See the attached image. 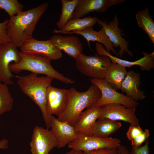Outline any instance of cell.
Masks as SVG:
<instances>
[{"label":"cell","mask_w":154,"mask_h":154,"mask_svg":"<svg viewBox=\"0 0 154 154\" xmlns=\"http://www.w3.org/2000/svg\"><path fill=\"white\" fill-rule=\"evenodd\" d=\"M48 7V3H44L10 17L7 32L12 42L17 48H20L25 41L33 37L36 25Z\"/></svg>","instance_id":"6da1fadb"},{"label":"cell","mask_w":154,"mask_h":154,"mask_svg":"<svg viewBox=\"0 0 154 154\" xmlns=\"http://www.w3.org/2000/svg\"><path fill=\"white\" fill-rule=\"evenodd\" d=\"M17 83L24 94L26 95L40 109L47 128H50L51 117L46 110L47 90L54 78L48 76L38 77L37 74L31 73L24 76L17 75Z\"/></svg>","instance_id":"7a4b0ae2"},{"label":"cell","mask_w":154,"mask_h":154,"mask_svg":"<svg viewBox=\"0 0 154 154\" xmlns=\"http://www.w3.org/2000/svg\"><path fill=\"white\" fill-rule=\"evenodd\" d=\"M69 90V95L66 107L57 118L74 126L85 109L90 108L95 106L101 96V92L99 88L93 84L84 92H79L73 87Z\"/></svg>","instance_id":"3957f363"},{"label":"cell","mask_w":154,"mask_h":154,"mask_svg":"<svg viewBox=\"0 0 154 154\" xmlns=\"http://www.w3.org/2000/svg\"><path fill=\"white\" fill-rule=\"evenodd\" d=\"M21 60L17 64H11L9 68L11 72L18 73L24 70L30 71L37 74H42L66 84L75 82L72 79L65 76L55 70L51 65V60L40 56L20 52Z\"/></svg>","instance_id":"277c9868"},{"label":"cell","mask_w":154,"mask_h":154,"mask_svg":"<svg viewBox=\"0 0 154 154\" xmlns=\"http://www.w3.org/2000/svg\"><path fill=\"white\" fill-rule=\"evenodd\" d=\"M75 61L78 71L93 79L104 78L112 63L110 58L106 56H87L83 53L75 59Z\"/></svg>","instance_id":"5b68a950"},{"label":"cell","mask_w":154,"mask_h":154,"mask_svg":"<svg viewBox=\"0 0 154 154\" xmlns=\"http://www.w3.org/2000/svg\"><path fill=\"white\" fill-rule=\"evenodd\" d=\"M92 84L97 86L101 92V96L95 106L102 107L109 104H120L127 107L136 108L138 103L131 98L117 92L102 79L90 80Z\"/></svg>","instance_id":"8992f818"},{"label":"cell","mask_w":154,"mask_h":154,"mask_svg":"<svg viewBox=\"0 0 154 154\" xmlns=\"http://www.w3.org/2000/svg\"><path fill=\"white\" fill-rule=\"evenodd\" d=\"M121 142L119 139L111 137L101 138L93 135L78 136L76 139L68 145V147L86 153L105 148L117 149L121 145Z\"/></svg>","instance_id":"52a82bcc"},{"label":"cell","mask_w":154,"mask_h":154,"mask_svg":"<svg viewBox=\"0 0 154 154\" xmlns=\"http://www.w3.org/2000/svg\"><path fill=\"white\" fill-rule=\"evenodd\" d=\"M30 145L32 154H49L51 150L57 147L58 142L51 130L35 126Z\"/></svg>","instance_id":"ba28073f"},{"label":"cell","mask_w":154,"mask_h":154,"mask_svg":"<svg viewBox=\"0 0 154 154\" xmlns=\"http://www.w3.org/2000/svg\"><path fill=\"white\" fill-rule=\"evenodd\" d=\"M20 52L12 42L0 46V82L8 85L13 84L11 79L14 76L9 69V66L12 62L14 64L19 62Z\"/></svg>","instance_id":"9c48e42d"},{"label":"cell","mask_w":154,"mask_h":154,"mask_svg":"<svg viewBox=\"0 0 154 154\" xmlns=\"http://www.w3.org/2000/svg\"><path fill=\"white\" fill-rule=\"evenodd\" d=\"M20 48L23 53L44 56L51 60L59 59L62 56L61 50L50 39L39 40L33 37L25 41Z\"/></svg>","instance_id":"30bf717a"},{"label":"cell","mask_w":154,"mask_h":154,"mask_svg":"<svg viewBox=\"0 0 154 154\" xmlns=\"http://www.w3.org/2000/svg\"><path fill=\"white\" fill-rule=\"evenodd\" d=\"M101 108L102 113L98 119H107L114 121H122L136 126L139 125V121L135 114V108L117 104H106Z\"/></svg>","instance_id":"8fae6325"},{"label":"cell","mask_w":154,"mask_h":154,"mask_svg":"<svg viewBox=\"0 0 154 154\" xmlns=\"http://www.w3.org/2000/svg\"><path fill=\"white\" fill-rule=\"evenodd\" d=\"M97 23L102 27L114 47H120L117 56L121 58L124 54L127 53L132 57L133 53L128 49V42L122 36L123 31L119 27V21L117 15H115L112 21L107 22L105 21L98 19Z\"/></svg>","instance_id":"7c38bea8"},{"label":"cell","mask_w":154,"mask_h":154,"mask_svg":"<svg viewBox=\"0 0 154 154\" xmlns=\"http://www.w3.org/2000/svg\"><path fill=\"white\" fill-rule=\"evenodd\" d=\"M69 90L60 89L52 86L48 88L46 94V110L48 115L58 116L64 111L69 95Z\"/></svg>","instance_id":"4fadbf2b"},{"label":"cell","mask_w":154,"mask_h":154,"mask_svg":"<svg viewBox=\"0 0 154 154\" xmlns=\"http://www.w3.org/2000/svg\"><path fill=\"white\" fill-rule=\"evenodd\" d=\"M96 52L99 56L106 55L108 57L112 62L116 63L129 68L135 66H139L141 70L149 71L154 68V52L148 53L143 52V56L140 59L134 61H130L118 58L107 52L104 47L101 44L96 42L95 44Z\"/></svg>","instance_id":"5bb4252c"},{"label":"cell","mask_w":154,"mask_h":154,"mask_svg":"<svg viewBox=\"0 0 154 154\" xmlns=\"http://www.w3.org/2000/svg\"><path fill=\"white\" fill-rule=\"evenodd\" d=\"M125 0H79L72 19L80 18L92 12L104 13L108 8Z\"/></svg>","instance_id":"9a60e30c"},{"label":"cell","mask_w":154,"mask_h":154,"mask_svg":"<svg viewBox=\"0 0 154 154\" xmlns=\"http://www.w3.org/2000/svg\"><path fill=\"white\" fill-rule=\"evenodd\" d=\"M50 129L58 142V149L64 147L76 139L78 135L73 126L67 122L60 121L53 116L50 119Z\"/></svg>","instance_id":"2e32d148"},{"label":"cell","mask_w":154,"mask_h":154,"mask_svg":"<svg viewBox=\"0 0 154 154\" xmlns=\"http://www.w3.org/2000/svg\"><path fill=\"white\" fill-rule=\"evenodd\" d=\"M102 113L101 107L94 106L82 112L73 126L78 136H92L95 123Z\"/></svg>","instance_id":"e0dca14e"},{"label":"cell","mask_w":154,"mask_h":154,"mask_svg":"<svg viewBox=\"0 0 154 154\" xmlns=\"http://www.w3.org/2000/svg\"><path fill=\"white\" fill-rule=\"evenodd\" d=\"M50 40L58 49L63 50L70 56L75 59L82 53V44L77 37L54 35Z\"/></svg>","instance_id":"ac0fdd59"},{"label":"cell","mask_w":154,"mask_h":154,"mask_svg":"<svg viewBox=\"0 0 154 154\" xmlns=\"http://www.w3.org/2000/svg\"><path fill=\"white\" fill-rule=\"evenodd\" d=\"M141 84L140 74L131 70L127 72L121 83L120 89L127 96L134 101L142 100L146 96L139 88Z\"/></svg>","instance_id":"d6986e66"},{"label":"cell","mask_w":154,"mask_h":154,"mask_svg":"<svg viewBox=\"0 0 154 154\" xmlns=\"http://www.w3.org/2000/svg\"><path fill=\"white\" fill-rule=\"evenodd\" d=\"M72 34L82 36L86 40L89 46L90 41H96L101 43L104 45L108 52L110 53L111 51L117 56V53L114 48V44L111 42L102 28L100 31H97L94 30L92 27H88L82 31L67 32L63 34L70 35Z\"/></svg>","instance_id":"ffe728a7"},{"label":"cell","mask_w":154,"mask_h":154,"mask_svg":"<svg viewBox=\"0 0 154 154\" xmlns=\"http://www.w3.org/2000/svg\"><path fill=\"white\" fill-rule=\"evenodd\" d=\"M127 73L125 67L112 62L106 71L104 79L117 90L120 89L121 83Z\"/></svg>","instance_id":"44dd1931"},{"label":"cell","mask_w":154,"mask_h":154,"mask_svg":"<svg viewBox=\"0 0 154 154\" xmlns=\"http://www.w3.org/2000/svg\"><path fill=\"white\" fill-rule=\"evenodd\" d=\"M98 19L96 17L91 16L82 19H71L61 29L58 30L55 29L53 32L63 34L67 32L82 31L88 27H92L96 24Z\"/></svg>","instance_id":"7402d4cb"},{"label":"cell","mask_w":154,"mask_h":154,"mask_svg":"<svg viewBox=\"0 0 154 154\" xmlns=\"http://www.w3.org/2000/svg\"><path fill=\"white\" fill-rule=\"evenodd\" d=\"M121 123L107 119H102L96 121L94 125L93 135L101 138H106L119 129Z\"/></svg>","instance_id":"603a6c76"},{"label":"cell","mask_w":154,"mask_h":154,"mask_svg":"<svg viewBox=\"0 0 154 154\" xmlns=\"http://www.w3.org/2000/svg\"><path fill=\"white\" fill-rule=\"evenodd\" d=\"M135 18L139 27L147 34L150 40L154 44V22L148 8H146L138 11Z\"/></svg>","instance_id":"cb8c5ba5"},{"label":"cell","mask_w":154,"mask_h":154,"mask_svg":"<svg viewBox=\"0 0 154 154\" xmlns=\"http://www.w3.org/2000/svg\"><path fill=\"white\" fill-rule=\"evenodd\" d=\"M62 5L61 13L56 25L59 30L62 28L66 23L72 19L79 0H60Z\"/></svg>","instance_id":"d4e9b609"},{"label":"cell","mask_w":154,"mask_h":154,"mask_svg":"<svg viewBox=\"0 0 154 154\" xmlns=\"http://www.w3.org/2000/svg\"><path fill=\"white\" fill-rule=\"evenodd\" d=\"M13 103V99L8 85L2 84L0 87V116L11 111Z\"/></svg>","instance_id":"484cf974"},{"label":"cell","mask_w":154,"mask_h":154,"mask_svg":"<svg viewBox=\"0 0 154 154\" xmlns=\"http://www.w3.org/2000/svg\"><path fill=\"white\" fill-rule=\"evenodd\" d=\"M23 7L17 0H0V9L4 10L10 17L22 12Z\"/></svg>","instance_id":"4316f807"},{"label":"cell","mask_w":154,"mask_h":154,"mask_svg":"<svg viewBox=\"0 0 154 154\" xmlns=\"http://www.w3.org/2000/svg\"><path fill=\"white\" fill-rule=\"evenodd\" d=\"M149 130L145 129L141 134L131 141L132 147L136 149L141 146L144 142L149 139Z\"/></svg>","instance_id":"83f0119b"},{"label":"cell","mask_w":154,"mask_h":154,"mask_svg":"<svg viewBox=\"0 0 154 154\" xmlns=\"http://www.w3.org/2000/svg\"><path fill=\"white\" fill-rule=\"evenodd\" d=\"M8 20L7 19L0 23V46L3 44L12 42L7 30V25Z\"/></svg>","instance_id":"f1b7e54d"},{"label":"cell","mask_w":154,"mask_h":154,"mask_svg":"<svg viewBox=\"0 0 154 154\" xmlns=\"http://www.w3.org/2000/svg\"><path fill=\"white\" fill-rule=\"evenodd\" d=\"M143 131L139 125H130L126 133V137L131 141L141 134Z\"/></svg>","instance_id":"f546056e"},{"label":"cell","mask_w":154,"mask_h":154,"mask_svg":"<svg viewBox=\"0 0 154 154\" xmlns=\"http://www.w3.org/2000/svg\"><path fill=\"white\" fill-rule=\"evenodd\" d=\"M149 142L148 139L146 141L143 145L141 146L136 149L132 147L129 151V154H149Z\"/></svg>","instance_id":"4dcf8cb0"},{"label":"cell","mask_w":154,"mask_h":154,"mask_svg":"<svg viewBox=\"0 0 154 154\" xmlns=\"http://www.w3.org/2000/svg\"><path fill=\"white\" fill-rule=\"evenodd\" d=\"M84 154H117V149L103 148L88 152H84Z\"/></svg>","instance_id":"1f68e13d"},{"label":"cell","mask_w":154,"mask_h":154,"mask_svg":"<svg viewBox=\"0 0 154 154\" xmlns=\"http://www.w3.org/2000/svg\"><path fill=\"white\" fill-rule=\"evenodd\" d=\"M117 154H129V151L125 146L121 145L117 149Z\"/></svg>","instance_id":"d6a6232c"},{"label":"cell","mask_w":154,"mask_h":154,"mask_svg":"<svg viewBox=\"0 0 154 154\" xmlns=\"http://www.w3.org/2000/svg\"><path fill=\"white\" fill-rule=\"evenodd\" d=\"M8 141L5 139H3L0 141V149L6 150L8 148Z\"/></svg>","instance_id":"836d02e7"},{"label":"cell","mask_w":154,"mask_h":154,"mask_svg":"<svg viewBox=\"0 0 154 154\" xmlns=\"http://www.w3.org/2000/svg\"><path fill=\"white\" fill-rule=\"evenodd\" d=\"M64 154H84V152L80 150L71 149L70 151Z\"/></svg>","instance_id":"e575fe53"},{"label":"cell","mask_w":154,"mask_h":154,"mask_svg":"<svg viewBox=\"0 0 154 154\" xmlns=\"http://www.w3.org/2000/svg\"><path fill=\"white\" fill-rule=\"evenodd\" d=\"M1 84H2L1 83H0V86H1Z\"/></svg>","instance_id":"d590c367"}]
</instances>
